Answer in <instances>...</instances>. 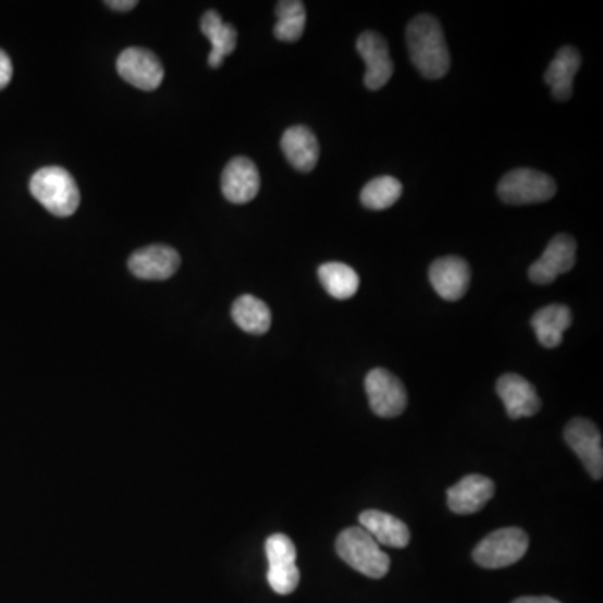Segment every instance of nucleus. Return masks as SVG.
<instances>
[{
	"mask_svg": "<svg viewBox=\"0 0 603 603\" xmlns=\"http://www.w3.org/2000/svg\"><path fill=\"white\" fill-rule=\"evenodd\" d=\"M407 49L416 70L428 79H441L451 67L450 49L443 27L433 15L413 19L406 30Z\"/></svg>",
	"mask_w": 603,
	"mask_h": 603,
	"instance_id": "f257e3e1",
	"label": "nucleus"
},
{
	"mask_svg": "<svg viewBox=\"0 0 603 603\" xmlns=\"http://www.w3.org/2000/svg\"><path fill=\"white\" fill-rule=\"evenodd\" d=\"M29 188L33 197L59 219L71 217L79 207V188L64 168H40L30 179Z\"/></svg>",
	"mask_w": 603,
	"mask_h": 603,
	"instance_id": "f03ea898",
	"label": "nucleus"
},
{
	"mask_svg": "<svg viewBox=\"0 0 603 603\" xmlns=\"http://www.w3.org/2000/svg\"><path fill=\"white\" fill-rule=\"evenodd\" d=\"M335 550L349 567L366 577L382 578L390 571V555L382 552L381 545L364 528L350 527L341 531Z\"/></svg>",
	"mask_w": 603,
	"mask_h": 603,
	"instance_id": "7ed1b4c3",
	"label": "nucleus"
},
{
	"mask_svg": "<svg viewBox=\"0 0 603 603\" xmlns=\"http://www.w3.org/2000/svg\"><path fill=\"white\" fill-rule=\"evenodd\" d=\"M530 538L521 528H502L488 534L472 552V559L488 570L509 567L524 558Z\"/></svg>",
	"mask_w": 603,
	"mask_h": 603,
	"instance_id": "20e7f679",
	"label": "nucleus"
},
{
	"mask_svg": "<svg viewBox=\"0 0 603 603\" xmlns=\"http://www.w3.org/2000/svg\"><path fill=\"white\" fill-rule=\"evenodd\" d=\"M556 183L552 176L530 168H516L503 176L499 197L506 205L543 204L555 197Z\"/></svg>",
	"mask_w": 603,
	"mask_h": 603,
	"instance_id": "39448f33",
	"label": "nucleus"
},
{
	"mask_svg": "<svg viewBox=\"0 0 603 603\" xmlns=\"http://www.w3.org/2000/svg\"><path fill=\"white\" fill-rule=\"evenodd\" d=\"M267 559H269V580L270 589L279 595H288L294 592L300 581V571H298L297 550L294 542L287 534L275 533L266 542Z\"/></svg>",
	"mask_w": 603,
	"mask_h": 603,
	"instance_id": "423d86ee",
	"label": "nucleus"
},
{
	"mask_svg": "<svg viewBox=\"0 0 603 603\" xmlns=\"http://www.w3.org/2000/svg\"><path fill=\"white\" fill-rule=\"evenodd\" d=\"M366 393L372 411L381 418H396L406 409V387L387 369L376 368L369 371L366 376Z\"/></svg>",
	"mask_w": 603,
	"mask_h": 603,
	"instance_id": "0eeeda50",
	"label": "nucleus"
},
{
	"mask_svg": "<svg viewBox=\"0 0 603 603\" xmlns=\"http://www.w3.org/2000/svg\"><path fill=\"white\" fill-rule=\"evenodd\" d=\"M118 74L143 91H155L163 83L164 67L157 54L143 48H127L116 61Z\"/></svg>",
	"mask_w": 603,
	"mask_h": 603,
	"instance_id": "6e6552de",
	"label": "nucleus"
},
{
	"mask_svg": "<svg viewBox=\"0 0 603 603\" xmlns=\"http://www.w3.org/2000/svg\"><path fill=\"white\" fill-rule=\"evenodd\" d=\"M577 262V244L570 235L559 233L553 236L542 257L528 270L531 282L538 285H549L559 275L570 272Z\"/></svg>",
	"mask_w": 603,
	"mask_h": 603,
	"instance_id": "1a4fd4ad",
	"label": "nucleus"
},
{
	"mask_svg": "<svg viewBox=\"0 0 603 603\" xmlns=\"http://www.w3.org/2000/svg\"><path fill=\"white\" fill-rule=\"evenodd\" d=\"M565 441L574 450L575 455L586 466L593 480L603 477L602 434L599 428L589 419H571L565 428Z\"/></svg>",
	"mask_w": 603,
	"mask_h": 603,
	"instance_id": "9d476101",
	"label": "nucleus"
},
{
	"mask_svg": "<svg viewBox=\"0 0 603 603\" xmlns=\"http://www.w3.org/2000/svg\"><path fill=\"white\" fill-rule=\"evenodd\" d=\"M356 48L362 61L366 62V67H368L366 76H364L366 88L371 89V91L384 88L394 73L387 40L374 30H366L357 39Z\"/></svg>",
	"mask_w": 603,
	"mask_h": 603,
	"instance_id": "9b49d317",
	"label": "nucleus"
},
{
	"mask_svg": "<svg viewBox=\"0 0 603 603\" xmlns=\"http://www.w3.org/2000/svg\"><path fill=\"white\" fill-rule=\"evenodd\" d=\"M429 282L436 294L447 302L465 297L471 282V269L462 257H443L429 267Z\"/></svg>",
	"mask_w": 603,
	"mask_h": 603,
	"instance_id": "f8f14e48",
	"label": "nucleus"
},
{
	"mask_svg": "<svg viewBox=\"0 0 603 603\" xmlns=\"http://www.w3.org/2000/svg\"><path fill=\"white\" fill-rule=\"evenodd\" d=\"M180 258L175 248L167 245H151V247L141 248L127 260V267L133 275L143 280H167L179 272Z\"/></svg>",
	"mask_w": 603,
	"mask_h": 603,
	"instance_id": "ddd939ff",
	"label": "nucleus"
},
{
	"mask_svg": "<svg viewBox=\"0 0 603 603\" xmlns=\"http://www.w3.org/2000/svg\"><path fill=\"white\" fill-rule=\"evenodd\" d=\"M222 192L226 200L245 205L260 192V173L254 161L245 157L233 158L222 175Z\"/></svg>",
	"mask_w": 603,
	"mask_h": 603,
	"instance_id": "4468645a",
	"label": "nucleus"
},
{
	"mask_svg": "<svg viewBox=\"0 0 603 603\" xmlns=\"http://www.w3.org/2000/svg\"><path fill=\"white\" fill-rule=\"evenodd\" d=\"M496 393L505 404L509 418H530L542 407L533 385L518 374H505L496 382Z\"/></svg>",
	"mask_w": 603,
	"mask_h": 603,
	"instance_id": "2eb2a0df",
	"label": "nucleus"
},
{
	"mask_svg": "<svg viewBox=\"0 0 603 603\" xmlns=\"http://www.w3.org/2000/svg\"><path fill=\"white\" fill-rule=\"evenodd\" d=\"M494 483L481 475H468L447 490V505L456 515H472L493 499Z\"/></svg>",
	"mask_w": 603,
	"mask_h": 603,
	"instance_id": "dca6fc26",
	"label": "nucleus"
},
{
	"mask_svg": "<svg viewBox=\"0 0 603 603\" xmlns=\"http://www.w3.org/2000/svg\"><path fill=\"white\" fill-rule=\"evenodd\" d=\"M359 525L374 538L379 545L404 549L411 542V531L407 525L390 513L368 509L360 513Z\"/></svg>",
	"mask_w": 603,
	"mask_h": 603,
	"instance_id": "f3484780",
	"label": "nucleus"
},
{
	"mask_svg": "<svg viewBox=\"0 0 603 603\" xmlns=\"http://www.w3.org/2000/svg\"><path fill=\"white\" fill-rule=\"evenodd\" d=\"M282 151L288 163L302 173H309L319 163V141L307 126H292L282 136Z\"/></svg>",
	"mask_w": 603,
	"mask_h": 603,
	"instance_id": "a211bd4d",
	"label": "nucleus"
},
{
	"mask_svg": "<svg viewBox=\"0 0 603 603\" xmlns=\"http://www.w3.org/2000/svg\"><path fill=\"white\" fill-rule=\"evenodd\" d=\"M581 56L574 46H565L556 52L545 73V83L552 88L556 101H567L574 93L575 74L580 70Z\"/></svg>",
	"mask_w": 603,
	"mask_h": 603,
	"instance_id": "6ab92c4d",
	"label": "nucleus"
},
{
	"mask_svg": "<svg viewBox=\"0 0 603 603\" xmlns=\"http://www.w3.org/2000/svg\"><path fill=\"white\" fill-rule=\"evenodd\" d=\"M571 325V310L562 304L543 307L531 317V328L543 347H558Z\"/></svg>",
	"mask_w": 603,
	"mask_h": 603,
	"instance_id": "aec40b11",
	"label": "nucleus"
},
{
	"mask_svg": "<svg viewBox=\"0 0 603 603\" xmlns=\"http://www.w3.org/2000/svg\"><path fill=\"white\" fill-rule=\"evenodd\" d=\"M201 33L208 37L211 42L208 64L213 70L222 66L223 59L232 54L236 48V29L232 24L223 23L222 15L217 11L205 12L201 17Z\"/></svg>",
	"mask_w": 603,
	"mask_h": 603,
	"instance_id": "412c9836",
	"label": "nucleus"
},
{
	"mask_svg": "<svg viewBox=\"0 0 603 603\" xmlns=\"http://www.w3.org/2000/svg\"><path fill=\"white\" fill-rule=\"evenodd\" d=\"M232 317L235 324L248 334H267L272 325V312L266 302L254 295H242L236 298L232 307Z\"/></svg>",
	"mask_w": 603,
	"mask_h": 603,
	"instance_id": "4be33fe9",
	"label": "nucleus"
},
{
	"mask_svg": "<svg viewBox=\"0 0 603 603\" xmlns=\"http://www.w3.org/2000/svg\"><path fill=\"white\" fill-rule=\"evenodd\" d=\"M319 280L325 292L337 300H347L359 291V275L346 263L328 262L320 266Z\"/></svg>",
	"mask_w": 603,
	"mask_h": 603,
	"instance_id": "5701e85b",
	"label": "nucleus"
},
{
	"mask_svg": "<svg viewBox=\"0 0 603 603\" xmlns=\"http://www.w3.org/2000/svg\"><path fill=\"white\" fill-rule=\"evenodd\" d=\"M276 21L273 27V34L276 39L284 42H295L300 39L304 29H306V5L298 0H284L279 2L275 8Z\"/></svg>",
	"mask_w": 603,
	"mask_h": 603,
	"instance_id": "b1692460",
	"label": "nucleus"
},
{
	"mask_svg": "<svg viewBox=\"0 0 603 603\" xmlns=\"http://www.w3.org/2000/svg\"><path fill=\"white\" fill-rule=\"evenodd\" d=\"M403 195V185L393 176L371 180L360 192V204L369 210H387L396 205Z\"/></svg>",
	"mask_w": 603,
	"mask_h": 603,
	"instance_id": "393cba45",
	"label": "nucleus"
},
{
	"mask_svg": "<svg viewBox=\"0 0 603 603\" xmlns=\"http://www.w3.org/2000/svg\"><path fill=\"white\" fill-rule=\"evenodd\" d=\"M14 67H12L11 58L0 49V89H4L11 83Z\"/></svg>",
	"mask_w": 603,
	"mask_h": 603,
	"instance_id": "a878e982",
	"label": "nucleus"
},
{
	"mask_svg": "<svg viewBox=\"0 0 603 603\" xmlns=\"http://www.w3.org/2000/svg\"><path fill=\"white\" fill-rule=\"evenodd\" d=\"M106 5L113 9V11L124 12L135 9L138 2L136 0H111V2H106Z\"/></svg>",
	"mask_w": 603,
	"mask_h": 603,
	"instance_id": "bb28decb",
	"label": "nucleus"
},
{
	"mask_svg": "<svg viewBox=\"0 0 603 603\" xmlns=\"http://www.w3.org/2000/svg\"><path fill=\"white\" fill-rule=\"evenodd\" d=\"M513 603H559L558 600L550 599V596H521Z\"/></svg>",
	"mask_w": 603,
	"mask_h": 603,
	"instance_id": "cd10ccee",
	"label": "nucleus"
}]
</instances>
